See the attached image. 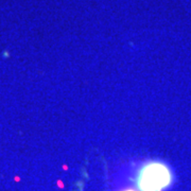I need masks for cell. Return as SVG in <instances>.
Returning a JSON list of instances; mask_svg holds the SVG:
<instances>
[{
  "mask_svg": "<svg viewBox=\"0 0 191 191\" xmlns=\"http://www.w3.org/2000/svg\"><path fill=\"white\" fill-rule=\"evenodd\" d=\"M171 183V172L161 163H150L140 170L137 185L141 191H161Z\"/></svg>",
  "mask_w": 191,
  "mask_h": 191,
  "instance_id": "1",
  "label": "cell"
},
{
  "mask_svg": "<svg viewBox=\"0 0 191 191\" xmlns=\"http://www.w3.org/2000/svg\"><path fill=\"white\" fill-rule=\"evenodd\" d=\"M126 191H133V190H126Z\"/></svg>",
  "mask_w": 191,
  "mask_h": 191,
  "instance_id": "2",
  "label": "cell"
}]
</instances>
